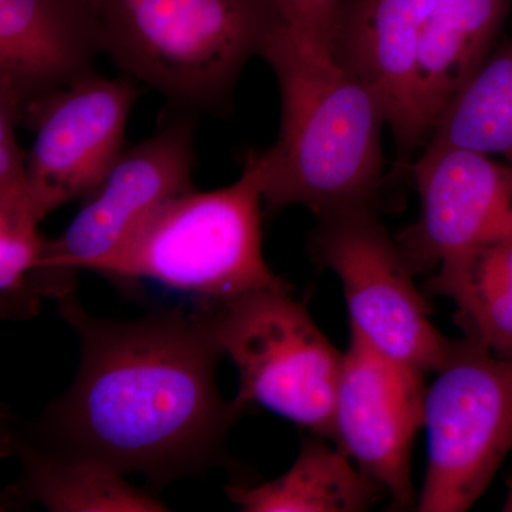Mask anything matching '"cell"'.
Segmentation results:
<instances>
[{"label": "cell", "instance_id": "obj_1", "mask_svg": "<svg viewBox=\"0 0 512 512\" xmlns=\"http://www.w3.org/2000/svg\"><path fill=\"white\" fill-rule=\"evenodd\" d=\"M59 302L82 345L73 387L50 417L60 451L154 483L220 460L238 414L218 393L224 355L204 313L104 320L84 311L73 293Z\"/></svg>", "mask_w": 512, "mask_h": 512}, {"label": "cell", "instance_id": "obj_2", "mask_svg": "<svg viewBox=\"0 0 512 512\" xmlns=\"http://www.w3.org/2000/svg\"><path fill=\"white\" fill-rule=\"evenodd\" d=\"M281 94L275 144L254 151L266 210L316 218L373 208L383 183L386 114L376 94L332 56L302 49L285 29L265 47Z\"/></svg>", "mask_w": 512, "mask_h": 512}, {"label": "cell", "instance_id": "obj_3", "mask_svg": "<svg viewBox=\"0 0 512 512\" xmlns=\"http://www.w3.org/2000/svg\"><path fill=\"white\" fill-rule=\"evenodd\" d=\"M101 52L190 111L224 113L281 20L268 0H87Z\"/></svg>", "mask_w": 512, "mask_h": 512}, {"label": "cell", "instance_id": "obj_4", "mask_svg": "<svg viewBox=\"0 0 512 512\" xmlns=\"http://www.w3.org/2000/svg\"><path fill=\"white\" fill-rule=\"evenodd\" d=\"M262 205L261 171L249 151L235 183L165 202L87 271L119 282L151 279L208 302L289 288L262 252Z\"/></svg>", "mask_w": 512, "mask_h": 512}, {"label": "cell", "instance_id": "obj_5", "mask_svg": "<svg viewBox=\"0 0 512 512\" xmlns=\"http://www.w3.org/2000/svg\"><path fill=\"white\" fill-rule=\"evenodd\" d=\"M222 355L237 366L238 414L258 404L313 436L335 441L343 353L320 332L289 288L261 289L205 305Z\"/></svg>", "mask_w": 512, "mask_h": 512}, {"label": "cell", "instance_id": "obj_6", "mask_svg": "<svg viewBox=\"0 0 512 512\" xmlns=\"http://www.w3.org/2000/svg\"><path fill=\"white\" fill-rule=\"evenodd\" d=\"M424 399L427 470L421 512H463L484 494L512 446V357L471 339L450 352Z\"/></svg>", "mask_w": 512, "mask_h": 512}, {"label": "cell", "instance_id": "obj_7", "mask_svg": "<svg viewBox=\"0 0 512 512\" xmlns=\"http://www.w3.org/2000/svg\"><path fill=\"white\" fill-rule=\"evenodd\" d=\"M311 254L342 282L350 330L417 372H437L451 342L430 320L412 266L373 208L320 218Z\"/></svg>", "mask_w": 512, "mask_h": 512}, {"label": "cell", "instance_id": "obj_8", "mask_svg": "<svg viewBox=\"0 0 512 512\" xmlns=\"http://www.w3.org/2000/svg\"><path fill=\"white\" fill-rule=\"evenodd\" d=\"M195 124L187 114L121 153L69 227L46 242L32 276L40 296L60 301L73 293L77 272L109 255L165 202L194 190Z\"/></svg>", "mask_w": 512, "mask_h": 512}, {"label": "cell", "instance_id": "obj_9", "mask_svg": "<svg viewBox=\"0 0 512 512\" xmlns=\"http://www.w3.org/2000/svg\"><path fill=\"white\" fill-rule=\"evenodd\" d=\"M137 82L90 72L22 104L20 123L35 134L26 158L30 202L37 220L84 200L124 151Z\"/></svg>", "mask_w": 512, "mask_h": 512}, {"label": "cell", "instance_id": "obj_10", "mask_svg": "<svg viewBox=\"0 0 512 512\" xmlns=\"http://www.w3.org/2000/svg\"><path fill=\"white\" fill-rule=\"evenodd\" d=\"M424 375L350 330L335 409V443L397 508L414 504L412 448L424 427Z\"/></svg>", "mask_w": 512, "mask_h": 512}, {"label": "cell", "instance_id": "obj_11", "mask_svg": "<svg viewBox=\"0 0 512 512\" xmlns=\"http://www.w3.org/2000/svg\"><path fill=\"white\" fill-rule=\"evenodd\" d=\"M420 215L397 237L414 274L512 235V165L427 144L412 165Z\"/></svg>", "mask_w": 512, "mask_h": 512}, {"label": "cell", "instance_id": "obj_12", "mask_svg": "<svg viewBox=\"0 0 512 512\" xmlns=\"http://www.w3.org/2000/svg\"><path fill=\"white\" fill-rule=\"evenodd\" d=\"M436 0H342L332 57L376 94L397 153L424 147L416 116V67Z\"/></svg>", "mask_w": 512, "mask_h": 512}, {"label": "cell", "instance_id": "obj_13", "mask_svg": "<svg viewBox=\"0 0 512 512\" xmlns=\"http://www.w3.org/2000/svg\"><path fill=\"white\" fill-rule=\"evenodd\" d=\"M100 52L87 0H0V89L22 104L93 72Z\"/></svg>", "mask_w": 512, "mask_h": 512}, {"label": "cell", "instance_id": "obj_14", "mask_svg": "<svg viewBox=\"0 0 512 512\" xmlns=\"http://www.w3.org/2000/svg\"><path fill=\"white\" fill-rule=\"evenodd\" d=\"M512 0H436L416 67L424 146L443 111L494 52Z\"/></svg>", "mask_w": 512, "mask_h": 512}, {"label": "cell", "instance_id": "obj_15", "mask_svg": "<svg viewBox=\"0 0 512 512\" xmlns=\"http://www.w3.org/2000/svg\"><path fill=\"white\" fill-rule=\"evenodd\" d=\"M382 493L379 484L350 463L348 454L319 436L303 441L284 476L254 487L227 488L229 500L245 512H360Z\"/></svg>", "mask_w": 512, "mask_h": 512}, {"label": "cell", "instance_id": "obj_16", "mask_svg": "<svg viewBox=\"0 0 512 512\" xmlns=\"http://www.w3.org/2000/svg\"><path fill=\"white\" fill-rule=\"evenodd\" d=\"M426 289L454 302L468 339L512 357V235L444 262Z\"/></svg>", "mask_w": 512, "mask_h": 512}, {"label": "cell", "instance_id": "obj_17", "mask_svg": "<svg viewBox=\"0 0 512 512\" xmlns=\"http://www.w3.org/2000/svg\"><path fill=\"white\" fill-rule=\"evenodd\" d=\"M26 497L53 512H163L167 505L120 470L82 454L20 446Z\"/></svg>", "mask_w": 512, "mask_h": 512}, {"label": "cell", "instance_id": "obj_18", "mask_svg": "<svg viewBox=\"0 0 512 512\" xmlns=\"http://www.w3.org/2000/svg\"><path fill=\"white\" fill-rule=\"evenodd\" d=\"M427 144L463 148L512 165V40L495 47L448 104Z\"/></svg>", "mask_w": 512, "mask_h": 512}, {"label": "cell", "instance_id": "obj_19", "mask_svg": "<svg viewBox=\"0 0 512 512\" xmlns=\"http://www.w3.org/2000/svg\"><path fill=\"white\" fill-rule=\"evenodd\" d=\"M29 194L0 197V293L3 316L30 318L39 312L40 296L32 285L47 239Z\"/></svg>", "mask_w": 512, "mask_h": 512}, {"label": "cell", "instance_id": "obj_20", "mask_svg": "<svg viewBox=\"0 0 512 512\" xmlns=\"http://www.w3.org/2000/svg\"><path fill=\"white\" fill-rule=\"evenodd\" d=\"M282 28L299 46L332 56L333 33L342 0H268Z\"/></svg>", "mask_w": 512, "mask_h": 512}, {"label": "cell", "instance_id": "obj_21", "mask_svg": "<svg viewBox=\"0 0 512 512\" xmlns=\"http://www.w3.org/2000/svg\"><path fill=\"white\" fill-rule=\"evenodd\" d=\"M504 511L512 512V476L507 481V497H505Z\"/></svg>", "mask_w": 512, "mask_h": 512}]
</instances>
